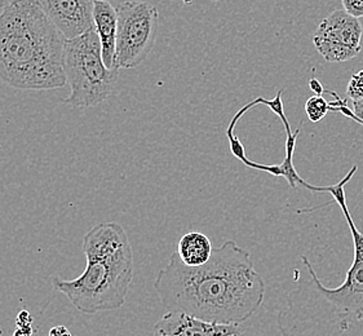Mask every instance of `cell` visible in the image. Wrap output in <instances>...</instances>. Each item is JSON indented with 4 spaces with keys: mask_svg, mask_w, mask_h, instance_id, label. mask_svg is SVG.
I'll list each match as a JSON object with an SVG mask.
<instances>
[{
    "mask_svg": "<svg viewBox=\"0 0 363 336\" xmlns=\"http://www.w3.org/2000/svg\"><path fill=\"white\" fill-rule=\"evenodd\" d=\"M154 289L168 312L237 326L260 309L265 296V282L250 252L234 241L213 249L208 263L196 268L186 267L174 252Z\"/></svg>",
    "mask_w": 363,
    "mask_h": 336,
    "instance_id": "6da1fadb",
    "label": "cell"
},
{
    "mask_svg": "<svg viewBox=\"0 0 363 336\" xmlns=\"http://www.w3.org/2000/svg\"><path fill=\"white\" fill-rule=\"evenodd\" d=\"M65 42L39 0H12L0 15V79L22 91L64 87Z\"/></svg>",
    "mask_w": 363,
    "mask_h": 336,
    "instance_id": "7a4b0ae2",
    "label": "cell"
},
{
    "mask_svg": "<svg viewBox=\"0 0 363 336\" xmlns=\"http://www.w3.org/2000/svg\"><path fill=\"white\" fill-rule=\"evenodd\" d=\"M86 271L72 281L55 278L53 289L64 293L83 315L123 307L133 279V251L124 228L100 223L83 237Z\"/></svg>",
    "mask_w": 363,
    "mask_h": 336,
    "instance_id": "3957f363",
    "label": "cell"
},
{
    "mask_svg": "<svg viewBox=\"0 0 363 336\" xmlns=\"http://www.w3.org/2000/svg\"><path fill=\"white\" fill-rule=\"evenodd\" d=\"M64 69L70 95L65 103L87 109L106 101L116 88L119 69H108L95 28L80 37L66 39Z\"/></svg>",
    "mask_w": 363,
    "mask_h": 336,
    "instance_id": "277c9868",
    "label": "cell"
},
{
    "mask_svg": "<svg viewBox=\"0 0 363 336\" xmlns=\"http://www.w3.org/2000/svg\"><path fill=\"white\" fill-rule=\"evenodd\" d=\"M356 171L357 167H353L350 174L342 180V183L337 184L335 186L325 188V190L330 191L334 196L337 205L340 206L342 213L348 221L349 229H350L353 245H354L353 263L350 265L349 271H347L345 281L342 282V286H339L336 289L325 287L320 282L315 271L313 269L312 264L308 260V257L304 255L300 257L303 260V263L306 264V269L311 274L315 290L320 293V296L325 299L327 304L333 308L335 315H337V318L344 322H348L349 320L363 321V234L357 229L353 223V219H352L347 203H345L347 201H345L344 190H342V186L348 183L349 179Z\"/></svg>",
    "mask_w": 363,
    "mask_h": 336,
    "instance_id": "5b68a950",
    "label": "cell"
},
{
    "mask_svg": "<svg viewBox=\"0 0 363 336\" xmlns=\"http://www.w3.org/2000/svg\"><path fill=\"white\" fill-rule=\"evenodd\" d=\"M116 67L135 69L153 51L160 13L146 1H124L116 7Z\"/></svg>",
    "mask_w": 363,
    "mask_h": 336,
    "instance_id": "8992f818",
    "label": "cell"
},
{
    "mask_svg": "<svg viewBox=\"0 0 363 336\" xmlns=\"http://www.w3.org/2000/svg\"><path fill=\"white\" fill-rule=\"evenodd\" d=\"M362 34L359 20L337 9L320 21L313 34V44L327 62H347L362 50Z\"/></svg>",
    "mask_w": 363,
    "mask_h": 336,
    "instance_id": "52a82bcc",
    "label": "cell"
},
{
    "mask_svg": "<svg viewBox=\"0 0 363 336\" xmlns=\"http://www.w3.org/2000/svg\"><path fill=\"white\" fill-rule=\"evenodd\" d=\"M44 12L66 39H74L95 28V0H39Z\"/></svg>",
    "mask_w": 363,
    "mask_h": 336,
    "instance_id": "ba28073f",
    "label": "cell"
},
{
    "mask_svg": "<svg viewBox=\"0 0 363 336\" xmlns=\"http://www.w3.org/2000/svg\"><path fill=\"white\" fill-rule=\"evenodd\" d=\"M155 336H242L237 325L207 322L182 312H168L154 326Z\"/></svg>",
    "mask_w": 363,
    "mask_h": 336,
    "instance_id": "9c48e42d",
    "label": "cell"
},
{
    "mask_svg": "<svg viewBox=\"0 0 363 336\" xmlns=\"http://www.w3.org/2000/svg\"><path fill=\"white\" fill-rule=\"evenodd\" d=\"M95 30L101 42L102 60L108 69L116 67V33L118 13L116 8L108 0H95L94 7Z\"/></svg>",
    "mask_w": 363,
    "mask_h": 336,
    "instance_id": "30bf717a",
    "label": "cell"
},
{
    "mask_svg": "<svg viewBox=\"0 0 363 336\" xmlns=\"http://www.w3.org/2000/svg\"><path fill=\"white\" fill-rule=\"evenodd\" d=\"M212 243L207 235L201 232L184 234L177 243V255L182 263L190 268L202 267L212 256Z\"/></svg>",
    "mask_w": 363,
    "mask_h": 336,
    "instance_id": "8fae6325",
    "label": "cell"
},
{
    "mask_svg": "<svg viewBox=\"0 0 363 336\" xmlns=\"http://www.w3.org/2000/svg\"><path fill=\"white\" fill-rule=\"evenodd\" d=\"M330 110V105L322 96H313L306 103V113L308 118L312 121L313 123L320 122V119L326 117L327 113Z\"/></svg>",
    "mask_w": 363,
    "mask_h": 336,
    "instance_id": "7c38bea8",
    "label": "cell"
},
{
    "mask_svg": "<svg viewBox=\"0 0 363 336\" xmlns=\"http://www.w3.org/2000/svg\"><path fill=\"white\" fill-rule=\"evenodd\" d=\"M347 95L353 101L363 99V70L352 75L347 88Z\"/></svg>",
    "mask_w": 363,
    "mask_h": 336,
    "instance_id": "4fadbf2b",
    "label": "cell"
},
{
    "mask_svg": "<svg viewBox=\"0 0 363 336\" xmlns=\"http://www.w3.org/2000/svg\"><path fill=\"white\" fill-rule=\"evenodd\" d=\"M344 11L356 18L363 17V0H342Z\"/></svg>",
    "mask_w": 363,
    "mask_h": 336,
    "instance_id": "5bb4252c",
    "label": "cell"
},
{
    "mask_svg": "<svg viewBox=\"0 0 363 336\" xmlns=\"http://www.w3.org/2000/svg\"><path fill=\"white\" fill-rule=\"evenodd\" d=\"M31 323H33V317L30 315L29 312L21 310L18 313V317H17V326L18 327H28V326H31Z\"/></svg>",
    "mask_w": 363,
    "mask_h": 336,
    "instance_id": "9a60e30c",
    "label": "cell"
},
{
    "mask_svg": "<svg viewBox=\"0 0 363 336\" xmlns=\"http://www.w3.org/2000/svg\"><path fill=\"white\" fill-rule=\"evenodd\" d=\"M353 114L357 118V121L363 123V99L353 101Z\"/></svg>",
    "mask_w": 363,
    "mask_h": 336,
    "instance_id": "2e32d148",
    "label": "cell"
},
{
    "mask_svg": "<svg viewBox=\"0 0 363 336\" xmlns=\"http://www.w3.org/2000/svg\"><path fill=\"white\" fill-rule=\"evenodd\" d=\"M48 336H73L65 326H55L50 330Z\"/></svg>",
    "mask_w": 363,
    "mask_h": 336,
    "instance_id": "e0dca14e",
    "label": "cell"
},
{
    "mask_svg": "<svg viewBox=\"0 0 363 336\" xmlns=\"http://www.w3.org/2000/svg\"><path fill=\"white\" fill-rule=\"evenodd\" d=\"M309 87L312 89L313 92H314V95L315 96H322L323 94V86L320 84V82L317 81L315 78H312L311 82H309Z\"/></svg>",
    "mask_w": 363,
    "mask_h": 336,
    "instance_id": "ac0fdd59",
    "label": "cell"
},
{
    "mask_svg": "<svg viewBox=\"0 0 363 336\" xmlns=\"http://www.w3.org/2000/svg\"><path fill=\"white\" fill-rule=\"evenodd\" d=\"M4 4H6V0H0V8L4 7Z\"/></svg>",
    "mask_w": 363,
    "mask_h": 336,
    "instance_id": "d6986e66",
    "label": "cell"
},
{
    "mask_svg": "<svg viewBox=\"0 0 363 336\" xmlns=\"http://www.w3.org/2000/svg\"><path fill=\"white\" fill-rule=\"evenodd\" d=\"M211 1H220V0H211Z\"/></svg>",
    "mask_w": 363,
    "mask_h": 336,
    "instance_id": "ffe728a7",
    "label": "cell"
}]
</instances>
